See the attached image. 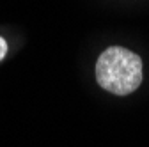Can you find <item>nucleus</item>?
<instances>
[{
  "mask_svg": "<svg viewBox=\"0 0 149 147\" xmlns=\"http://www.w3.org/2000/svg\"><path fill=\"white\" fill-rule=\"evenodd\" d=\"M96 80L107 92L126 96L142 83V60L123 46L107 48L96 62Z\"/></svg>",
  "mask_w": 149,
  "mask_h": 147,
  "instance_id": "1",
  "label": "nucleus"
},
{
  "mask_svg": "<svg viewBox=\"0 0 149 147\" xmlns=\"http://www.w3.org/2000/svg\"><path fill=\"white\" fill-rule=\"evenodd\" d=\"M6 53H7V43L4 37H0V60L6 57Z\"/></svg>",
  "mask_w": 149,
  "mask_h": 147,
  "instance_id": "2",
  "label": "nucleus"
}]
</instances>
